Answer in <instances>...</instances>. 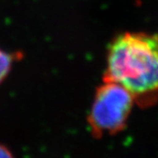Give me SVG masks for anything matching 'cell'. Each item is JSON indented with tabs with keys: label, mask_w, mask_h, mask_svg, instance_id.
<instances>
[{
	"label": "cell",
	"mask_w": 158,
	"mask_h": 158,
	"mask_svg": "<svg viewBox=\"0 0 158 158\" xmlns=\"http://www.w3.org/2000/svg\"><path fill=\"white\" fill-rule=\"evenodd\" d=\"M135 98L123 86L104 82L97 88L88 115V125L95 138L116 135L126 127Z\"/></svg>",
	"instance_id": "2"
},
{
	"label": "cell",
	"mask_w": 158,
	"mask_h": 158,
	"mask_svg": "<svg viewBox=\"0 0 158 158\" xmlns=\"http://www.w3.org/2000/svg\"><path fill=\"white\" fill-rule=\"evenodd\" d=\"M21 57L22 55L19 52L10 53L0 48V84L8 76L14 62Z\"/></svg>",
	"instance_id": "3"
},
{
	"label": "cell",
	"mask_w": 158,
	"mask_h": 158,
	"mask_svg": "<svg viewBox=\"0 0 158 158\" xmlns=\"http://www.w3.org/2000/svg\"><path fill=\"white\" fill-rule=\"evenodd\" d=\"M0 158H14L11 151L5 147L4 145L0 144Z\"/></svg>",
	"instance_id": "4"
},
{
	"label": "cell",
	"mask_w": 158,
	"mask_h": 158,
	"mask_svg": "<svg viewBox=\"0 0 158 158\" xmlns=\"http://www.w3.org/2000/svg\"><path fill=\"white\" fill-rule=\"evenodd\" d=\"M104 82L123 86L141 107L158 100V35L124 33L110 43Z\"/></svg>",
	"instance_id": "1"
}]
</instances>
